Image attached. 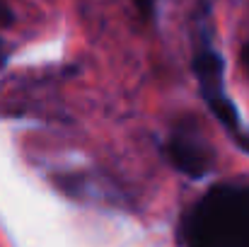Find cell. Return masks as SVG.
Returning <instances> with one entry per match:
<instances>
[{
	"label": "cell",
	"mask_w": 249,
	"mask_h": 247,
	"mask_svg": "<svg viewBox=\"0 0 249 247\" xmlns=\"http://www.w3.org/2000/svg\"><path fill=\"white\" fill-rule=\"evenodd\" d=\"M194 71H196V78L201 85V92H203V99L208 102L211 112L218 116V121L232 131L235 136L240 133V116H237V109L235 104L228 99L225 95V63L220 58L218 51H213L208 44L196 54L194 58Z\"/></svg>",
	"instance_id": "cell-2"
},
{
	"label": "cell",
	"mask_w": 249,
	"mask_h": 247,
	"mask_svg": "<svg viewBox=\"0 0 249 247\" xmlns=\"http://www.w3.org/2000/svg\"><path fill=\"white\" fill-rule=\"evenodd\" d=\"M186 247H249V187L215 184L184 216Z\"/></svg>",
	"instance_id": "cell-1"
},
{
	"label": "cell",
	"mask_w": 249,
	"mask_h": 247,
	"mask_svg": "<svg viewBox=\"0 0 249 247\" xmlns=\"http://www.w3.org/2000/svg\"><path fill=\"white\" fill-rule=\"evenodd\" d=\"M165 153L167 160L191 179L206 177L211 165H213L211 148L196 133H189V131H174L172 138L167 141Z\"/></svg>",
	"instance_id": "cell-3"
},
{
	"label": "cell",
	"mask_w": 249,
	"mask_h": 247,
	"mask_svg": "<svg viewBox=\"0 0 249 247\" xmlns=\"http://www.w3.org/2000/svg\"><path fill=\"white\" fill-rule=\"evenodd\" d=\"M136 5H138V10H141L145 17L153 15V0H136Z\"/></svg>",
	"instance_id": "cell-5"
},
{
	"label": "cell",
	"mask_w": 249,
	"mask_h": 247,
	"mask_svg": "<svg viewBox=\"0 0 249 247\" xmlns=\"http://www.w3.org/2000/svg\"><path fill=\"white\" fill-rule=\"evenodd\" d=\"M240 58H242V66L247 68V73H249V41L242 46V56H240Z\"/></svg>",
	"instance_id": "cell-6"
},
{
	"label": "cell",
	"mask_w": 249,
	"mask_h": 247,
	"mask_svg": "<svg viewBox=\"0 0 249 247\" xmlns=\"http://www.w3.org/2000/svg\"><path fill=\"white\" fill-rule=\"evenodd\" d=\"M237 141H240V146L249 153V133H237Z\"/></svg>",
	"instance_id": "cell-7"
},
{
	"label": "cell",
	"mask_w": 249,
	"mask_h": 247,
	"mask_svg": "<svg viewBox=\"0 0 249 247\" xmlns=\"http://www.w3.org/2000/svg\"><path fill=\"white\" fill-rule=\"evenodd\" d=\"M10 24H12V12H10L7 5L0 2V29H5V27H10Z\"/></svg>",
	"instance_id": "cell-4"
}]
</instances>
